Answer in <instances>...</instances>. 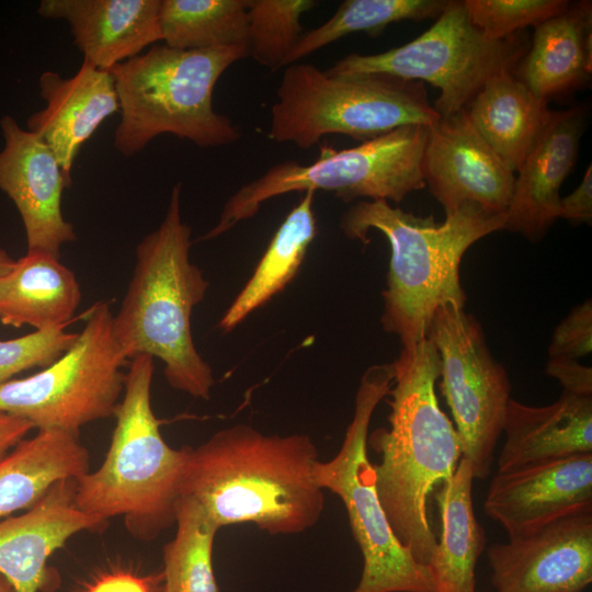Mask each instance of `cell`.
Masks as SVG:
<instances>
[{"mask_svg":"<svg viewBox=\"0 0 592 592\" xmlns=\"http://www.w3.org/2000/svg\"><path fill=\"white\" fill-rule=\"evenodd\" d=\"M496 592H583L592 581V506L489 547Z\"/></svg>","mask_w":592,"mask_h":592,"instance_id":"obj_13","label":"cell"},{"mask_svg":"<svg viewBox=\"0 0 592 592\" xmlns=\"http://www.w3.org/2000/svg\"><path fill=\"white\" fill-rule=\"evenodd\" d=\"M249 0H161L164 45L181 50L248 47Z\"/></svg>","mask_w":592,"mask_h":592,"instance_id":"obj_28","label":"cell"},{"mask_svg":"<svg viewBox=\"0 0 592 592\" xmlns=\"http://www.w3.org/2000/svg\"><path fill=\"white\" fill-rule=\"evenodd\" d=\"M304 193L274 234L253 274L220 318L217 327L224 333L234 330L282 292L297 274L317 235L316 192Z\"/></svg>","mask_w":592,"mask_h":592,"instance_id":"obj_27","label":"cell"},{"mask_svg":"<svg viewBox=\"0 0 592 592\" xmlns=\"http://www.w3.org/2000/svg\"><path fill=\"white\" fill-rule=\"evenodd\" d=\"M181 187L173 186L163 220L136 247L133 275L112 328L127 360L157 357L172 388L208 400L215 380L194 344L191 318L209 282L190 259L191 227L181 217Z\"/></svg>","mask_w":592,"mask_h":592,"instance_id":"obj_4","label":"cell"},{"mask_svg":"<svg viewBox=\"0 0 592 592\" xmlns=\"http://www.w3.org/2000/svg\"><path fill=\"white\" fill-rule=\"evenodd\" d=\"M79 433L38 430L0 459V520L35 505L57 482L89 471Z\"/></svg>","mask_w":592,"mask_h":592,"instance_id":"obj_25","label":"cell"},{"mask_svg":"<svg viewBox=\"0 0 592 592\" xmlns=\"http://www.w3.org/2000/svg\"><path fill=\"white\" fill-rule=\"evenodd\" d=\"M76 274L43 251H27L0 277V322L35 331L68 326L81 301Z\"/></svg>","mask_w":592,"mask_h":592,"instance_id":"obj_24","label":"cell"},{"mask_svg":"<svg viewBox=\"0 0 592 592\" xmlns=\"http://www.w3.org/2000/svg\"><path fill=\"white\" fill-rule=\"evenodd\" d=\"M546 373L556 378L562 390L584 397H592V368L577 360L549 357Z\"/></svg>","mask_w":592,"mask_h":592,"instance_id":"obj_36","label":"cell"},{"mask_svg":"<svg viewBox=\"0 0 592 592\" xmlns=\"http://www.w3.org/2000/svg\"><path fill=\"white\" fill-rule=\"evenodd\" d=\"M505 214L466 204L436 223L432 215L417 216L386 200H361L340 217L350 239L369 242L371 229L380 231L390 246V261L383 291V329L396 334L408 350L426 339L435 310L455 303L465 307L459 265L468 248L504 228Z\"/></svg>","mask_w":592,"mask_h":592,"instance_id":"obj_3","label":"cell"},{"mask_svg":"<svg viewBox=\"0 0 592 592\" xmlns=\"http://www.w3.org/2000/svg\"><path fill=\"white\" fill-rule=\"evenodd\" d=\"M271 110L269 138L308 149L340 134L364 143L399 127H430L441 115L421 81L382 73L331 76L312 64L286 67Z\"/></svg>","mask_w":592,"mask_h":592,"instance_id":"obj_7","label":"cell"},{"mask_svg":"<svg viewBox=\"0 0 592 592\" xmlns=\"http://www.w3.org/2000/svg\"><path fill=\"white\" fill-rule=\"evenodd\" d=\"M112 323L110 304H94L62 355L36 374L0 385V411L23 418L38 430L73 433L114 415L128 360L115 342Z\"/></svg>","mask_w":592,"mask_h":592,"instance_id":"obj_11","label":"cell"},{"mask_svg":"<svg viewBox=\"0 0 592 592\" xmlns=\"http://www.w3.org/2000/svg\"><path fill=\"white\" fill-rule=\"evenodd\" d=\"M448 0H345L322 25L304 32L285 60V66L353 33L374 37L389 24L437 19Z\"/></svg>","mask_w":592,"mask_h":592,"instance_id":"obj_30","label":"cell"},{"mask_svg":"<svg viewBox=\"0 0 592 592\" xmlns=\"http://www.w3.org/2000/svg\"><path fill=\"white\" fill-rule=\"evenodd\" d=\"M394 364L369 366L363 374L352 421L341 448L330 460L316 462L318 486L344 503L353 536L363 556V572L352 592H435L428 565L418 562L395 536L382 506L367 436L377 405L388 395Z\"/></svg>","mask_w":592,"mask_h":592,"instance_id":"obj_9","label":"cell"},{"mask_svg":"<svg viewBox=\"0 0 592 592\" xmlns=\"http://www.w3.org/2000/svg\"><path fill=\"white\" fill-rule=\"evenodd\" d=\"M14 262L15 260H13L4 249L0 248V277L12 269Z\"/></svg>","mask_w":592,"mask_h":592,"instance_id":"obj_39","label":"cell"},{"mask_svg":"<svg viewBox=\"0 0 592 592\" xmlns=\"http://www.w3.org/2000/svg\"><path fill=\"white\" fill-rule=\"evenodd\" d=\"M34 425L20 417L0 411V459H2Z\"/></svg>","mask_w":592,"mask_h":592,"instance_id":"obj_38","label":"cell"},{"mask_svg":"<svg viewBox=\"0 0 592 592\" xmlns=\"http://www.w3.org/2000/svg\"><path fill=\"white\" fill-rule=\"evenodd\" d=\"M592 351V303L577 305L557 325L548 346L549 357L577 360Z\"/></svg>","mask_w":592,"mask_h":592,"instance_id":"obj_34","label":"cell"},{"mask_svg":"<svg viewBox=\"0 0 592 592\" xmlns=\"http://www.w3.org/2000/svg\"><path fill=\"white\" fill-rule=\"evenodd\" d=\"M0 592H16L13 585L2 574H0Z\"/></svg>","mask_w":592,"mask_h":592,"instance_id":"obj_40","label":"cell"},{"mask_svg":"<svg viewBox=\"0 0 592 592\" xmlns=\"http://www.w3.org/2000/svg\"><path fill=\"white\" fill-rule=\"evenodd\" d=\"M308 435H267L248 424L221 429L190 446L181 497L197 501L220 528L253 523L271 535L316 525L325 508Z\"/></svg>","mask_w":592,"mask_h":592,"instance_id":"obj_1","label":"cell"},{"mask_svg":"<svg viewBox=\"0 0 592 592\" xmlns=\"http://www.w3.org/2000/svg\"><path fill=\"white\" fill-rule=\"evenodd\" d=\"M153 357L129 360L116 423L103 464L76 482L80 510L107 521L123 516L128 532L155 539L175 524L177 504L190 446L170 447L151 407Z\"/></svg>","mask_w":592,"mask_h":592,"instance_id":"obj_5","label":"cell"},{"mask_svg":"<svg viewBox=\"0 0 592 592\" xmlns=\"http://www.w3.org/2000/svg\"><path fill=\"white\" fill-rule=\"evenodd\" d=\"M65 329L62 326L0 340V385L24 371L44 368L62 355L78 335Z\"/></svg>","mask_w":592,"mask_h":592,"instance_id":"obj_33","label":"cell"},{"mask_svg":"<svg viewBox=\"0 0 592 592\" xmlns=\"http://www.w3.org/2000/svg\"><path fill=\"white\" fill-rule=\"evenodd\" d=\"M528 46L520 33L500 41L485 37L471 24L464 1H448L433 25L411 42L379 54L346 55L325 71L426 81L441 91L434 110L449 116L465 110L489 79L513 71Z\"/></svg>","mask_w":592,"mask_h":592,"instance_id":"obj_10","label":"cell"},{"mask_svg":"<svg viewBox=\"0 0 592 592\" xmlns=\"http://www.w3.org/2000/svg\"><path fill=\"white\" fill-rule=\"evenodd\" d=\"M177 532L163 547L162 592H218L213 568L217 524L194 499L177 504Z\"/></svg>","mask_w":592,"mask_h":592,"instance_id":"obj_29","label":"cell"},{"mask_svg":"<svg viewBox=\"0 0 592 592\" xmlns=\"http://www.w3.org/2000/svg\"><path fill=\"white\" fill-rule=\"evenodd\" d=\"M76 482H57L24 513L0 521V574L16 592L43 590L52 554L77 533L100 531L107 524L78 508Z\"/></svg>","mask_w":592,"mask_h":592,"instance_id":"obj_17","label":"cell"},{"mask_svg":"<svg viewBox=\"0 0 592 592\" xmlns=\"http://www.w3.org/2000/svg\"><path fill=\"white\" fill-rule=\"evenodd\" d=\"M161 0H43L38 14L69 23L83 60L109 71L162 41Z\"/></svg>","mask_w":592,"mask_h":592,"instance_id":"obj_20","label":"cell"},{"mask_svg":"<svg viewBox=\"0 0 592 592\" xmlns=\"http://www.w3.org/2000/svg\"><path fill=\"white\" fill-rule=\"evenodd\" d=\"M474 474L460 458L453 477L436 487L442 531L428 566L435 592H476V565L486 534L473 504Z\"/></svg>","mask_w":592,"mask_h":592,"instance_id":"obj_26","label":"cell"},{"mask_svg":"<svg viewBox=\"0 0 592 592\" xmlns=\"http://www.w3.org/2000/svg\"><path fill=\"white\" fill-rule=\"evenodd\" d=\"M502 432L498 471L592 453V397L561 392L547 406L510 399Z\"/></svg>","mask_w":592,"mask_h":592,"instance_id":"obj_21","label":"cell"},{"mask_svg":"<svg viewBox=\"0 0 592 592\" xmlns=\"http://www.w3.org/2000/svg\"><path fill=\"white\" fill-rule=\"evenodd\" d=\"M428 136V126L408 125L349 149L320 146L319 157L309 164L278 162L231 195L217 224L200 240L221 236L252 218L265 201L289 192L320 190L344 202L367 197L399 203L425 187L422 159Z\"/></svg>","mask_w":592,"mask_h":592,"instance_id":"obj_8","label":"cell"},{"mask_svg":"<svg viewBox=\"0 0 592 592\" xmlns=\"http://www.w3.org/2000/svg\"><path fill=\"white\" fill-rule=\"evenodd\" d=\"M592 5L580 1L535 27L514 75L537 96L560 95L588 81L592 64Z\"/></svg>","mask_w":592,"mask_h":592,"instance_id":"obj_22","label":"cell"},{"mask_svg":"<svg viewBox=\"0 0 592 592\" xmlns=\"http://www.w3.org/2000/svg\"><path fill=\"white\" fill-rule=\"evenodd\" d=\"M559 218L574 224L592 221V168L588 167L581 183L577 189L560 200Z\"/></svg>","mask_w":592,"mask_h":592,"instance_id":"obj_37","label":"cell"},{"mask_svg":"<svg viewBox=\"0 0 592 592\" xmlns=\"http://www.w3.org/2000/svg\"><path fill=\"white\" fill-rule=\"evenodd\" d=\"M162 580L161 572L138 576L129 570L113 569L93 578L81 592H162Z\"/></svg>","mask_w":592,"mask_h":592,"instance_id":"obj_35","label":"cell"},{"mask_svg":"<svg viewBox=\"0 0 592 592\" xmlns=\"http://www.w3.org/2000/svg\"><path fill=\"white\" fill-rule=\"evenodd\" d=\"M38 86L46 106L27 118V129L52 149L71 183L80 147L109 116L119 112L114 79L110 71L83 60L70 78L44 71Z\"/></svg>","mask_w":592,"mask_h":592,"instance_id":"obj_18","label":"cell"},{"mask_svg":"<svg viewBox=\"0 0 592 592\" xmlns=\"http://www.w3.org/2000/svg\"><path fill=\"white\" fill-rule=\"evenodd\" d=\"M422 172L446 217L466 204L505 214L513 194L514 172L478 134L466 110L429 127Z\"/></svg>","mask_w":592,"mask_h":592,"instance_id":"obj_14","label":"cell"},{"mask_svg":"<svg viewBox=\"0 0 592 592\" xmlns=\"http://www.w3.org/2000/svg\"><path fill=\"white\" fill-rule=\"evenodd\" d=\"M248 56L246 46L181 50L153 45L112 67L121 112L115 148L129 157L161 134L198 147L237 141L240 133L214 110L213 92L224 71Z\"/></svg>","mask_w":592,"mask_h":592,"instance_id":"obj_6","label":"cell"},{"mask_svg":"<svg viewBox=\"0 0 592 592\" xmlns=\"http://www.w3.org/2000/svg\"><path fill=\"white\" fill-rule=\"evenodd\" d=\"M471 24L492 41L508 38L527 26L563 13L567 0H465Z\"/></svg>","mask_w":592,"mask_h":592,"instance_id":"obj_32","label":"cell"},{"mask_svg":"<svg viewBox=\"0 0 592 592\" xmlns=\"http://www.w3.org/2000/svg\"><path fill=\"white\" fill-rule=\"evenodd\" d=\"M426 338L441 362L440 387L457 431L462 457L486 479L511 399L504 367L492 356L477 319L455 303L440 306Z\"/></svg>","mask_w":592,"mask_h":592,"instance_id":"obj_12","label":"cell"},{"mask_svg":"<svg viewBox=\"0 0 592 592\" xmlns=\"http://www.w3.org/2000/svg\"><path fill=\"white\" fill-rule=\"evenodd\" d=\"M583 128L580 109L555 111L517 171L503 229L536 242L559 219V190L574 166Z\"/></svg>","mask_w":592,"mask_h":592,"instance_id":"obj_19","label":"cell"},{"mask_svg":"<svg viewBox=\"0 0 592 592\" xmlns=\"http://www.w3.org/2000/svg\"><path fill=\"white\" fill-rule=\"evenodd\" d=\"M4 146L0 150V190L14 203L25 229L27 251L60 259L65 243L77 240L61 212L62 191L71 185L52 149L15 118L0 119Z\"/></svg>","mask_w":592,"mask_h":592,"instance_id":"obj_15","label":"cell"},{"mask_svg":"<svg viewBox=\"0 0 592 592\" xmlns=\"http://www.w3.org/2000/svg\"><path fill=\"white\" fill-rule=\"evenodd\" d=\"M317 3L312 0H249V55L264 67H284L304 33L300 15Z\"/></svg>","mask_w":592,"mask_h":592,"instance_id":"obj_31","label":"cell"},{"mask_svg":"<svg viewBox=\"0 0 592 592\" xmlns=\"http://www.w3.org/2000/svg\"><path fill=\"white\" fill-rule=\"evenodd\" d=\"M592 506V453L497 473L483 502L508 537H517L568 513Z\"/></svg>","mask_w":592,"mask_h":592,"instance_id":"obj_16","label":"cell"},{"mask_svg":"<svg viewBox=\"0 0 592 592\" xmlns=\"http://www.w3.org/2000/svg\"><path fill=\"white\" fill-rule=\"evenodd\" d=\"M392 364L389 428L373 431L367 445L380 456L373 464L376 489L395 536L418 562L428 565L437 543L428 500L453 477L462 446L436 397L441 362L433 342L426 338L401 349Z\"/></svg>","mask_w":592,"mask_h":592,"instance_id":"obj_2","label":"cell"},{"mask_svg":"<svg viewBox=\"0 0 592 592\" xmlns=\"http://www.w3.org/2000/svg\"><path fill=\"white\" fill-rule=\"evenodd\" d=\"M513 71H503L489 79L465 110L483 140L512 172H517L548 127L555 111Z\"/></svg>","mask_w":592,"mask_h":592,"instance_id":"obj_23","label":"cell"}]
</instances>
